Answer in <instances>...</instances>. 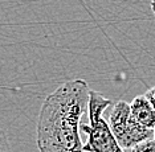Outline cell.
<instances>
[{
  "label": "cell",
  "mask_w": 155,
  "mask_h": 152,
  "mask_svg": "<svg viewBox=\"0 0 155 152\" xmlns=\"http://www.w3.org/2000/svg\"><path fill=\"white\" fill-rule=\"evenodd\" d=\"M0 152H12L7 134L0 128Z\"/></svg>",
  "instance_id": "6"
},
{
  "label": "cell",
  "mask_w": 155,
  "mask_h": 152,
  "mask_svg": "<svg viewBox=\"0 0 155 152\" xmlns=\"http://www.w3.org/2000/svg\"><path fill=\"white\" fill-rule=\"evenodd\" d=\"M130 108H131L134 118L140 125L155 130V108L150 103V101L147 99L146 95H137L130 103Z\"/></svg>",
  "instance_id": "4"
},
{
  "label": "cell",
  "mask_w": 155,
  "mask_h": 152,
  "mask_svg": "<svg viewBox=\"0 0 155 152\" xmlns=\"http://www.w3.org/2000/svg\"><path fill=\"white\" fill-rule=\"evenodd\" d=\"M109 125L122 148H133L138 143L151 139L155 135V130L140 125L134 118L130 103L125 101H118L114 103L109 118Z\"/></svg>",
  "instance_id": "3"
},
{
  "label": "cell",
  "mask_w": 155,
  "mask_h": 152,
  "mask_svg": "<svg viewBox=\"0 0 155 152\" xmlns=\"http://www.w3.org/2000/svg\"><path fill=\"white\" fill-rule=\"evenodd\" d=\"M90 89L86 81L61 83L40 108L36 143L40 152H85L80 136L81 119L87 111Z\"/></svg>",
  "instance_id": "1"
},
{
  "label": "cell",
  "mask_w": 155,
  "mask_h": 152,
  "mask_svg": "<svg viewBox=\"0 0 155 152\" xmlns=\"http://www.w3.org/2000/svg\"><path fill=\"white\" fill-rule=\"evenodd\" d=\"M154 137H155V135H154Z\"/></svg>",
  "instance_id": "9"
},
{
  "label": "cell",
  "mask_w": 155,
  "mask_h": 152,
  "mask_svg": "<svg viewBox=\"0 0 155 152\" xmlns=\"http://www.w3.org/2000/svg\"><path fill=\"white\" fill-rule=\"evenodd\" d=\"M151 11H153V13L155 15V0H151Z\"/></svg>",
  "instance_id": "8"
},
{
  "label": "cell",
  "mask_w": 155,
  "mask_h": 152,
  "mask_svg": "<svg viewBox=\"0 0 155 152\" xmlns=\"http://www.w3.org/2000/svg\"><path fill=\"white\" fill-rule=\"evenodd\" d=\"M144 95H146V97H147V99L150 101V103L153 105V107L155 108V86L147 90L146 93H144Z\"/></svg>",
  "instance_id": "7"
},
{
  "label": "cell",
  "mask_w": 155,
  "mask_h": 152,
  "mask_svg": "<svg viewBox=\"0 0 155 152\" xmlns=\"http://www.w3.org/2000/svg\"><path fill=\"white\" fill-rule=\"evenodd\" d=\"M131 152H155V137L138 143L131 148Z\"/></svg>",
  "instance_id": "5"
},
{
  "label": "cell",
  "mask_w": 155,
  "mask_h": 152,
  "mask_svg": "<svg viewBox=\"0 0 155 152\" xmlns=\"http://www.w3.org/2000/svg\"><path fill=\"white\" fill-rule=\"evenodd\" d=\"M113 101L104 97L101 93L90 90L87 115L89 123L81 122V131L87 135V140L84 144L85 152H123L115 135L113 134L110 125L104 118V112Z\"/></svg>",
  "instance_id": "2"
}]
</instances>
